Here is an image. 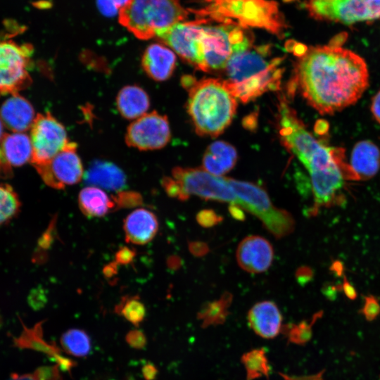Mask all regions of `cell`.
<instances>
[{
  "label": "cell",
  "mask_w": 380,
  "mask_h": 380,
  "mask_svg": "<svg viewBox=\"0 0 380 380\" xmlns=\"http://www.w3.org/2000/svg\"><path fill=\"white\" fill-rule=\"evenodd\" d=\"M292 84L315 110L333 115L358 101L368 87L369 72L365 60L353 51L317 46L300 57Z\"/></svg>",
  "instance_id": "1"
},
{
  "label": "cell",
  "mask_w": 380,
  "mask_h": 380,
  "mask_svg": "<svg viewBox=\"0 0 380 380\" xmlns=\"http://www.w3.org/2000/svg\"><path fill=\"white\" fill-rule=\"evenodd\" d=\"M277 121L281 141L310 174L316 205H329L343 184V151L316 139L284 99L279 101Z\"/></svg>",
  "instance_id": "2"
},
{
  "label": "cell",
  "mask_w": 380,
  "mask_h": 380,
  "mask_svg": "<svg viewBox=\"0 0 380 380\" xmlns=\"http://www.w3.org/2000/svg\"><path fill=\"white\" fill-rule=\"evenodd\" d=\"M269 45L254 46L235 51L224 69L223 80L232 94L243 103L252 101L268 91L277 90L283 69V58H271Z\"/></svg>",
  "instance_id": "3"
},
{
  "label": "cell",
  "mask_w": 380,
  "mask_h": 380,
  "mask_svg": "<svg viewBox=\"0 0 380 380\" xmlns=\"http://www.w3.org/2000/svg\"><path fill=\"white\" fill-rule=\"evenodd\" d=\"M182 83L189 92L187 110L195 130L201 136L217 137L230 125L235 115L236 99L223 80H196L184 76Z\"/></svg>",
  "instance_id": "4"
},
{
  "label": "cell",
  "mask_w": 380,
  "mask_h": 380,
  "mask_svg": "<svg viewBox=\"0 0 380 380\" xmlns=\"http://www.w3.org/2000/svg\"><path fill=\"white\" fill-rule=\"evenodd\" d=\"M199 10H189L207 22L210 20L240 27H258L282 37L286 25L277 3L270 0H205Z\"/></svg>",
  "instance_id": "5"
},
{
  "label": "cell",
  "mask_w": 380,
  "mask_h": 380,
  "mask_svg": "<svg viewBox=\"0 0 380 380\" xmlns=\"http://www.w3.org/2000/svg\"><path fill=\"white\" fill-rule=\"evenodd\" d=\"M118 13L123 27L138 39L146 40L185 21L190 11L184 8L179 0H127Z\"/></svg>",
  "instance_id": "6"
},
{
  "label": "cell",
  "mask_w": 380,
  "mask_h": 380,
  "mask_svg": "<svg viewBox=\"0 0 380 380\" xmlns=\"http://www.w3.org/2000/svg\"><path fill=\"white\" fill-rule=\"evenodd\" d=\"M236 196L235 205L256 216L264 227L276 238L291 234L295 221L286 210L277 208L265 190L251 182L227 178Z\"/></svg>",
  "instance_id": "7"
},
{
  "label": "cell",
  "mask_w": 380,
  "mask_h": 380,
  "mask_svg": "<svg viewBox=\"0 0 380 380\" xmlns=\"http://www.w3.org/2000/svg\"><path fill=\"white\" fill-rule=\"evenodd\" d=\"M315 19L352 25L380 19V0H306Z\"/></svg>",
  "instance_id": "8"
},
{
  "label": "cell",
  "mask_w": 380,
  "mask_h": 380,
  "mask_svg": "<svg viewBox=\"0 0 380 380\" xmlns=\"http://www.w3.org/2000/svg\"><path fill=\"white\" fill-rule=\"evenodd\" d=\"M172 177L187 198L195 195L205 200L236 203V196L227 177L215 176L203 168L181 167L172 169Z\"/></svg>",
  "instance_id": "9"
},
{
  "label": "cell",
  "mask_w": 380,
  "mask_h": 380,
  "mask_svg": "<svg viewBox=\"0 0 380 380\" xmlns=\"http://www.w3.org/2000/svg\"><path fill=\"white\" fill-rule=\"evenodd\" d=\"M32 50L28 44L0 42V94H17L30 84L27 68Z\"/></svg>",
  "instance_id": "10"
},
{
  "label": "cell",
  "mask_w": 380,
  "mask_h": 380,
  "mask_svg": "<svg viewBox=\"0 0 380 380\" xmlns=\"http://www.w3.org/2000/svg\"><path fill=\"white\" fill-rule=\"evenodd\" d=\"M32 156L34 165L44 164L69 143L63 125L49 113L38 114L31 127Z\"/></svg>",
  "instance_id": "11"
},
{
  "label": "cell",
  "mask_w": 380,
  "mask_h": 380,
  "mask_svg": "<svg viewBox=\"0 0 380 380\" xmlns=\"http://www.w3.org/2000/svg\"><path fill=\"white\" fill-rule=\"evenodd\" d=\"M170 138L167 118L156 111L146 113L132 122L125 136L129 146L142 151L162 148Z\"/></svg>",
  "instance_id": "12"
},
{
  "label": "cell",
  "mask_w": 380,
  "mask_h": 380,
  "mask_svg": "<svg viewBox=\"0 0 380 380\" xmlns=\"http://www.w3.org/2000/svg\"><path fill=\"white\" fill-rule=\"evenodd\" d=\"M34 167L42 180L57 189L78 183L83 175L76 144L71 142L49 162Z\"/></svg>",
  "instance_id": "13"
},
{
  "label": "cell",
  "mask_w": 380,
  "mask_h": 380,
  "mask_svg": "<svg viewBox=\"0 0 380 380\" xmlns=\"http://www.w3.org/2000/svg\"><path fill=\"white\" fill-rule=\"evenodd\" d=\"M274 251L265 238L251 235L243 239L236 250V260L245 271L258 274L265 272L272 265Z\"/></svg>",
  "instance_id": "14"
},
{
  "label": "cell",
  "mask_w": 380,
  "mask_h": 380,
  "mask_svg": "<svg viewBox=\"0 0 380 380\" xmlns=\"http://www.w3.org/2000/svg\"><path fill=\"white\" fill-rule=\"evenodd\" d=\"M251 329L264 338L276 337L281 329L282 316L277 305L265 300L255 303L248 313Z\"/></svg>",
  "instance_id": "15"
},
{
  "label": "cell",
  "mask_w": 380,
  "mask_h": 380,
  "mask_svg": "<svg viewBox=\"0 0 380 380\" xmlns=\"http://www.w3.org/2000/svg\"><path fill=\"white\" fill-rule=\"evenodd\" d=\"M175 52L161 44L149 45L144 52L141 65L144 72L153 80L161 82L172 75L176 66Z\"/></svg>",
  "instance_id": "16"
},
{
  "label": "cell",
  "mask_w": 380,
  "mask_h": 380,
  "mask_svg": "<svg viewBox=\"0 0 380 380\" xmlns=\"http://www.w3.org/2000/svg\"><path fill=\"white\" fill-rule=\"evenodd\" d=\"M158 226V220L153 212L145 208L137 209L124 220L126 241L137 245L146 244L155 237Z\"/></svg>",
  "instance_id": "17"
},
{
  "label": "cell",
  "mask_w": 380,
  "mask_h": 380,
  "mask_svg": "<svg viewBox=\"0 0 380 380\" xmlns=\"http://www.w3.org/2000/svg\"><path fill=\"white\" fill-rule=\"evenodd\" d=\"M0 118L9 129L22 132L32 127L35 117L32 105L25 98L14 94L1 106Z\"/></svg>",
  "instance_id": "18"
},
{
  "label": "cell",
  "mask_w": 380,
  "mask_h": 380,
  "mask_svg": "<svg viewBox=\"0 0 380 380\" xmlns=\"http://www.w3.org/2000/svg\"><path fill=\"white\" fill-rule=\"evenodd\" d=\"M31 139L22 132L5 134L0 141V166H21L31 161Z\"/></svg>",
  "instance_id": "19"
},
{
  "label": "cell",
  "mask_w": 380,
  "mask_h": 380,
  "mask_svg": "<svg viewBox=\"0 0 380 380\" xmlns=\"http://www.w3.org/2000/svg\"><path fill=\"white\" fill-rule=\"evenodd\" d=\"M349 166L356 180L374 177L380 167L379 148L369 140L357 142L353 148Z\"/></svg>",
  "instance_id": "20"
},
{
  "label": "cell",
  "mask_w": 380,
  "mask_h": 380,
  "mask_svg": "<svg viewBox=\"0 0 380 380\" xmlns=\"http://www.w3.org/2000/svg\"><path fill=\"white\" fill-rule=\"evenodd\" d=\"M87 184L93 186L119 191L126 186V176L115 165L106 161L92 163L84 175Z\"/></svg>",
  "instance_id": "21"
},
{
  "label": "cell",
  "mask_w": 380,
  "mask_h": 380,
  "mask_svg": "<svg viewBox=\"0 0 380 380\" xmlns=\"http://www.w3.org/2000/svg\"><path fill=\"white\" fill-rule=\"evenodd\" d=\"M237 160V153L231 144L217 141L211 144L203 158V167L207 172L221 176L230 171Z\"/></svg>",
  "instance_id": "22"
},
{
  "label": "cell",
  "mask_w": 380,
  "mask_h": 380,
  "mask_svg": "<svg viewBox=\"0 0 380 380\" xmlns=\"http://www.w3.org/2000/svg\"><path fill=\"white\" fill-rule=\"evenodd\" d=\"M117 108L120 115L129 120L137 119L146 113L149 97L140 87L129 85L123 87L116 98Z\"/></svg>",
  "instance_id": "23"
},
{
  "label": "cell",
  "mask_w": 380,
  "mask_h": 380,
  "mask_svg": "<svg viewBox=\"0 0 380 380\" xmlns=\"http://www.w3.org/2000/svg\"><path fill=\"white\" fill-rule=\"evenodd\" d=\"M79 207L87 217H103L117 210L115 203L102 189L89 186L80 191L78 196Z\"/></svg>",
  "instance_id": "24"
},
{
  "label": "cell",
  "mask_w": 380,
  "mask_h": 380,
  "mask_svg": "<svg viewBox=\"0 0 380 380\" xmlns=\"http://www.w3.org/2000/svg\"><path fill=\"white\" fill-rule=\"evenodd\" d=\"M61 344L66 353L79 357L88 355L91 350L90 337L79 329H71L63 333Z\"/></svg>",
  "instance_id": "25"
},
{
  "label": "cell",
  "mask_w": 380,
  "mask_h": 380,
  "mask_svg": "<svg viewBox=\"0 0 380 380\" xmlns=\"http://www.w3.org/2000/svg\"><path fill=\"white\" fill-rule=\"evenodd\" d=\"M115 312L125 318L135 326H138L144 319L146 308L137 296H124L115 305Z\"/></svg>",
  "instance_id": "26"
},
{
  "label": "cell",
  "mask_w": 380,
  "mask_h": 380,
  "mask_svg": "<svg viewBox=\"0 0 380 380\" xmlns=\"http://www.w3.org/2000/svg\"><path fill=\"white\" fill-rule=\"evenodd\" d=\"M232 296L225 293L216 301L207 304L200 312V319L203 320V324H213L222 322L227 314V308L232 301Z\"/></svg>",
  "instance_id": "27"
},
{
  "label": "cell",
  "mask_w": 380,
  "mask_h": 380,
  "mask_svg": "<svg viewBox=\"0 0 380 380\" xmlns=\"http://www.w3.org/2000/svg\"><path fill=\"white\" fill-rule=\"evenodd\" d=\"M18 196L8 184L0 183V226L11 219L19 210Z\"/></svg>",
  "instance_id": "28"
},
{
  "label": "cell",
  "mask_w": 380,
  "mask_h": 380,
  "mask_svg": "<svg viewBox=\"0 0 380 380\" xmlns=\"http://www.w3.org/2000/svg\"><path fill=\"white\" fill-rule=\"evenodd\" d=\"M244 364L251 378L258 377L261 374H267L268 367L267 360L262 350H255L246 354Z\"/></svg>",
  "instance_id": "29"
},
{
  "label": "cell",
  "mask_w": 380,
  "mask_h": 380,
  "mask_svg": "<svg viewBox=\"0 0 380 380\" xmlns=\"http://www.w3.org/2000/svg\"><path fill=\"white\" fill-rule=\"evenodd\" d=\"M112 198L115 203L116 209L134 208L143 203L141 195L133 191H119Z\"/></svg>",
  "instance_id": "30"
},
{
  "label": "cell",
  "mask_w": 380,
  "mask_h": 380,
  "mask_svg": "<svg viewBox=\"0 0 380 380\" xmlns=\"http://www.w3.org/2000/svg\"><path fill=\"white\" fill-rule=\"evenodd\" d=\"M362 311L368 321L374 320L380 313L379 301L373 296H366Z\"/></svg>",
  "instance_id": "31"
},
{
  "label": "cell",
  "mask_w": 380,
  "mask_h": 380,
  "mask_svg": "<svg viewBox=\"0 0 380 380\" xmlns=\"http://www.w3.org/2000/svg\"><path fill=\"white\" fill-rule=\"evenodd\" d=\"M161 184L166 194L170 197L177 198L180 201H186L188 199L172 177H163Z\"/></svg>",
  "instance_id": "32"
},
{
  "label": "cell",
  "mask_w": 380,
  "mask_h": 380,
  "mask_svg": "<svg viewBox=\"0 0 380 380\" xmlns=\"http://www.w3.org/2000/svg\"><path fill=\"white\" fill-rule=\"evenodd\" d=\"M198 224L204 227H210L222 220V217L212 210H203L196 215Z\"/></svg>",
  "instance_id": "33"
},
{
  "label": "cell",
  "mask_w": 380,
  "mask_h": 380,
  "mask_svg": "<svg viewBox=\"0 0 380 380\" xmlns=\"http://www.w3.org/2000/svg\"><path fill=\"white\" fill-rule=\"evenodd\" d=\"M37 380H60L59 369L57 365L42 367L34 372Z\"/></svg>",
  "instance_id": "34"
},
{
  "label": "cell",
  "mask_w": 380,
  "mask_h": 380,
  "mask_svg": "<svg viewBox=\"0 0 380 380\" xmlns=\"http://www.w3.org/2000/svg\"><path fill=\"white\" fill-rule=\"evenodd\" d=\"M127 343L132 348H143L146 343V338L144 333L138 329L129 331L126 336Z\"/></svg>",
  "instance_id": "35"
},
{
  "label": "cell",
  "mask_w": 380,
  "mask_h": 380,
  "mask_svg": "<svg viewBox=\"0 0 380 380\" xmlns=\"http://www.w3.org/2000/svg\"><path fill=\"white\" fill-rule=\"evenodd\" d=\"M136 256L134 249L128 246L120 247L115 253V262L118 265H127L131 263Z\"/></svg>",
  "instance_id": "36"
},
{
  "label": "cell",
  "mask_w": 380,
  "mask_h": 380,
  "mask_svg": "<svg viewBox=\"0 0 380 380\" xmlns=\"http://www.w3.org/2000/svg\"><path fill=\"white\" fill-rule=\"evenodd\" d=\"M127 0H99L100 9L105 14H113L126 3Z\"/></svg>",
  "instance_id": "37"
},
{
  "label": "cell",
  "mask_w": 380,
  "mask_h": 380,
  "mask_svg": "<svg viewBox=\"0 0 380 380\" xmlns=\"http://www.w3.org/2000/svg\"><path fill=\"white\" fill-rule=\"evenodd\" d=\"M296 276L300 284H306L313 277L312 270L308 267H301L297 270Z\"/></svg>",
  "instance_id": "38"
},
{
  "label": "cell",
  "mask_w": 380,
  "mask_h": 380,
  "mask_svg": "<svg viewBox=\"0 0 380 380\" xmlns=\"http://www.w3.org/2000/svg\"><path fill=\"white\" fill-rule=\"evenodd\" d=\"M370 108L375 120L380 124V89L372 98Z\"/></svg>",
  "instance_id": "39"
},
{
  "label": "cell",
  "mask_w": 380,
  "mask_h": 380,
  "mask_svg": "<svg viewBox=\"0 0 380 380\" xmlns=\"http://www.w3.org/2000/svg\"><path fill=\"white\" fill-rule=\"evenodd\" d=\"M189 250L195 255H202L208 251L206 244L200 242H192L189 243Z\"/></svg>",
  "instance_id": "40"
},
{
  "label": "cell",
  "mask_w": 380,
  "mask_h": 380,
  "mask_svg": "<svg viewBox=\"0 0 380 380\" xmlns=\"http://www.w3.org/2000/svg\"><path fill=\"white\" fill-rule=\"evenodd\" d=\"M342 289L347 298L354 300L357 297V292L354 286L344 277Z\"/></svg>",
  "instance_id": "41"
},
{
  "label": "cell",
  "mask_w": 380,
  "mask_h": 380,
  "mask_svg": "<svg viewBox=\"0 0 380 380\" xmlns=\"http://www.w3.org/2000/svg\"><path fill=\"white\" fill-rule=\"evenodd\" d=\"M118 264L114 261L105 265L103 270V274L107 278L115 276L118 272Z\"/></svg>",
  "instance_id": "42"
},
{
  "label": "cell",
  "mask_w": 380,
  "mask_h": 380,
  "mask_svg": "<svg viewBox=\"0 0 380 380\" xmlns=\"http://www.w3.org/2000/svg\"><path fill=\"white\" fill-rule=\"evenodd\" d=\"M229 212L237 220H243L244 218V213L243 209L235 204H231L229 208Z\"/></svg>",
  "instance_id": "43"
},
{
  "label": "cell",
  "mask_w": 380,
  "mask_h": 380,
  "mask_svg": "<svg viewBox=\"0 0 380 380\" xmlns=\"http://www.w3.org/2000/svg\"><path fill=\"white\" fill-rule=\"evenodd\" d=\"M144 376L146 380H152L156 374V369L151 364L146 365L144 367Z\"/></svg>",
  "instance_id": "44"
},
{
  "label": "cell",
  "mask_w": 380,
  "mask_h": 380,
  "mask_svg": "<svg viewBox=\"0 0 380 380\" xmlns=\"http://www.w3.org/2000/svg\"><path fill=\"white\" fill-rule=\"evenodd\" d=\"M324 294L330 300H334L336 296V288L334 286L328 284L324 286L323 289Z\"/></svg>",
  "instance_id": "45"
},
{
  "label": "cell",
  "mask_w": 380,
  "mask_h": 380,
  "mask_svg": "<svg viewBox=\"0 0 380 380\" xmlns=\"http://www.w3.org/2000/svg\"><path fill=\"white\" fill-rule=\"evenodd\" d=\"M8 380H37L34 373L30 374H14Z\"/></svg>",
  "instance_id": "46"
},
{
  "label": "cell",
  "mask_w": 380,
  "mask_h": 380,
  "mask_svg": "<svg viewBox=\"0 0 380 380\" xmlns=\"http://www.w3.org/2000/svg\"><path fill=\"white\" fill-rule=\"evenodd\" d=\"M330 269L336 275L341 276L343 273V266L340 261H335Z\"/></svg>",
  "instance_id": "47"
},
{
  "label": "cell",
  "mask_w": 380,
  "mask_h": 380,
  "mask_svg": "<svg viewBox=\"0 0 380 380\" xmlns=\"http://www.w3.org/2000/svg\"><path fill=\"white\" fill-rule=\"evenodd\" d=\"M180 260L176 256H172L167 259V265L172 269H176L179 266Z\"/></svg>",
  "instance_id": "48"
},
{
  "label": "cell",
  "mask_w": 380,
  "mask_h": 380,
  "mask_svg": "<svg viewBox=\"0 0 380 380\" xmlns=\"http://www.w3.org/2000/svg\"><path fill=\"white\" fill-rule=\"evenodd\" d=\"M317 132L319 134H324L328 129V124L324 120L317 122Z\"/></svg>",
  "instance_id": "49"
},
{
  "label": "cell",
  "mask_w": 380,
  "mask_h": 380,
  "mask_svg": "<svg viewBox=\"0 0 380 380\" xmlns=\"http://www.w3.org/2000/svg\"><path fill=\"white\" fill-rule=\"evenodd\" d=\"M4 126L1 120L0 119V141L1 139L3 138L4 135Z\"/></svg>",
  "instance_id": "50"
}]
</instances>
